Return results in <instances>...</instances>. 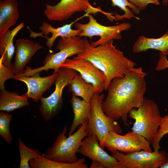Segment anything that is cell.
I'll list each match as a JSON object with an SVG mask.
<instances>
[{"label":"cell","instance_id":"1","mask_svg":"<svg viewBox=\"0 0 168 168\" xmlns=\"http://www.w3.org/2000/svg\"><path fill=\"white\" fill-rule=\"evenodd\" d=\"M146 75L142 67H133L129 69L124 77L114 78L102 103L105 114L116 121L121 119L124 125L128 127L129 112L134 108H139L143 103L146 89Z\"/></svg>","mask_w":168,"mask_h":168},{"label":"cell","instance_id":"2","mask_svg":"<svg viewBox=\"0 0 168 168\" xmlns=\"http://www.w3.org/2000/svg\"><path fill=\"white\" fill-rule=\"evenodd\" d=\"M84 40L83 51L74 58L90 61L104 73L106 78L104 90L107 91L114 78L124 77L129 69L137 65L116 48L113 40L96 47L92 46L86 38Z\"/></svg>","mask_w":168,"mask_h":168},{"label":"cell","instance_id":"3","mask_svg":"<svg viewBox=\"0 0 168 168\" xmlns=\"http://www.w3.org/2000/svg\"><path fill=\"white\" fill-rule=\"evenodd\" d=\"M88 121L80 125L77 130L71 135L67 137V127L64 126L60 133L53 146L42 154L47 159L55 161L73 163L77 161V155L81 142L88 134Z\"/></svg>","mask_w":168,"mask_h":168},{"label":"cell","instance_id":"4","mask_svg":"<svg viewBox=\"0 0 168 168\" xmlns=\"http://www.w3.org/2000/svg\"><path fill=\"white\" fill-rule=\"evenodd\" d=\"M128 114L135 121L132 130L152 145L162 119L157 105L152 100L144 98L142 105L137 109H132Z\"/></svg>","mask_w":168,"mask_h":168},{"label":"cell","instance_id":"5","mask_svg":"<svg viewBox=\"0 0 168 168\" xmlns=\"http://www.w3.org/2000/svg\"><path fill=\"white\" fill-rule=\"evenodd\" d=\"M84 40L79 36L68 38H62L58 41L56 49L59 51L56 53H49L44 58V65L40 67L32 69L27 67L24 70L23 74L30 76L37 72L49 69L54 70V72H58L59 66L68 58L81 53L84 48Z\"/></svg>","mask_w":168,"mask_h":168},{"label":"cell","instance_id":"6","mask_svg":"<svg viewBox=\"0 0 168 168\" xmlns=\"http://www.w3.org/2000/svg\"><path fill=\"white\" fill-rule=\"evenodd\" d=\"M104 96V94L97 92L93 96L90 102L91 112L88 123L89 133L96 135L100 146L103 149L104 142L109 133L114 132L120 133L122 132L117 121L107 115L104 112L102 103Z\"/></svg>","mask_w":168,"mask_h":168},{"label":"cell","instance_id":"7","mask_svg":"<svg viewBox=\"0 0 168 168\" xmlns=\"http://www.w3.org/2000/svg\"><path fill=\"white\" fill-rule=\"evenodd\" d=\"M77 71L65 68H60L55 81L54 91L47 97L42 96L40 99V113L43 119L47 121L58 114L63 105L62 92L64 87L68 85Z\"/></svg>","mask_w":168,"mask_h":168},{"label":"cell","instance_id":"8","mask_svg":"<svg viewBox=\"0 0 168 168\" xmlns=\"http://www.w3.org/2000/svg\"><path fill=\"white\" fill-rule=\"evenodd\" d=\"M89 21L86 24L77 22L75 27L82 32L78 36L87 37L91 39L92 37L98 36L100 38L92 42L91 45L96 47L103 44L110 40H119L122 37L121 32L129 29L131 25L129 23L123 22L120 24L110 26L102 25L98 23L91 14L87 16Z\"/></svg>","mask_w":168,"mask_h":168},{"label":"cell","instance_id":"9","mask_svg":"<svg viewBox=\"0 0 168 168\" xmlns=\"http://www.w3.org/2000/svg\"><path fill=\"white\" fill-rule=\"evenodd\" d=\"M111 155L126 168H160L168 161V154L164 151L142 150L126 154L115 151Z\"/></svg>","mask_w":168,"mask_h":168},{"label":"cell","instance_id":"10","mask_svg":"<svg viewBox=\"0 0 168 168\" xmlns=\"http://www.w3.org/2000/svg\"><path fill=\"white\" fill-rule=\"evenodd\" d=\"M119 134L114 132L109 133L104 142V147L111 152L118 151L126 154L142 150L152 152L148 141L133 131L124 135Z\"/></svg>","mask_w":168,"mask_h":168},{"label":"cell","instance_id":"11","mask_svg":"<svg viewBox=\"0 0 168 168\" xmlns=\"http://www.w3.org/2000/svg\"><path fill=\"white\" fill-rule=\"evenodd\" d=\"M96 11H100L93 7L87 0H60L54 5L46 3L44 12L49 21H63L70 18L77 12Z\"/></svg>","mask_w":168,"mask_h":168},{"label":"cell","instance_id":"12","mask_svg":"<svg viewBox=\"0 0 168 168\" xmlns=\"http://www.w3.org/2000/svg\"><path fill=\"white\" fill-rule=\"evenodd\" d=\"M70 68L78 72L87 82L91 84L96 92L101 93L104 90L106 77L104 73L92 63L85 59H67L59 68Z\"/></svg>","mask_w":168,"mask_h":168},{"label":"cell","instance_id":"13","mask_svg":"<svg viewBox=\"0 0 168 168\" xmlns=\"http://www.w3.org/2000/svg\"><path fill=\"white\" fill-rule=\"evenodd\" d=\"M77 153L99 162L106 168H126L117 159L105 151L100 145L98 138L89 133L82 141Z\"/></svg>","mask_w":168,"mask_h":168},{"label":"cell","instance_id":"14","mask_svg":"<svg viewBox=\"0 0 168 168\" xmlns=\"http://www.w3.org/2000/svg\"><path fill=\"white\" fill-rule=\"evenodd\" d=\"M40 72L30 76L24 75L23 73L15 75L13 79L25 83L27 87V91L24 95L38 102L43 94L55 83L58 72H54L47 77H41Z\"/></svg>","mask_w":168,"mask_h":168},{"label":"cell","instance_id":"15","mask_svg":"<svg viewBox=\"0 0 168 168\" xmlns=\"http://www.w3.org/2000/svg\"><path fill=\"white\" fill-rule=\"evenodd\" d=\"M72 22L69 24H67L58 28L53 27L49 23L44 21L41 26L39 27V29L41 31V33H36L33 31L28 26L27 28L30 30V37L35 38L40 36L45 38L47 40L46 45L47 47L51 49L56 38L58 37L62 38H68L78 36L82 32L80 29L73 30L72 27L73 24L78 20Z\"/></svg>","mask_w":168,"mask_h":168},{"label":"cell","instance_id":"16","mask_svg":"<svg viewBox=\"0 0 168 168\" xmlns=\"http://www.w3.org/2000/svg\"><path fill=\"white\" fill-rule=\"evenodd\" d=\"M15 60L12 67L15 75L23 73L24 69L37 51L43 48L37 42L29 39L20 38L16 41Z\"/></svg>","mask_w":168,"mask_h":168},{"label":"cell","instance_id":"17","mask_svg":"<svg viewBox=\"0 0 168 168\" xmlns=\"http://www.w3.org/2000/svg\"><path fill=\"white\" fill-rule=\"evenodd\" d=\"M19 17L17 0H0V37L16 25Z\"/></svg>","mask_w":168,"mask_h":168},{"label":"cell","instance_id":"18","mask_svg":"<svg viewBox=\"0 0 168 168\" xmlns=\"http://www.w3.org/2000/svg\"><path fill=\"white\" fill-rule=\"evenodd\" d=\"M72 108L74 118L68 132V136L73 134L80 125L88 121L91 112L90 102L78 98L72 93L70 101Z\"/></svg>","mask_w":168,"mask_h":168},{"label":"cell","instance_id":"19","mask_svg":"<svg viewBox=\"0 0 168 168\" xmlns=\"http://www.w3.org/2000/svg\"><path fill=\"white\" fill-rule=\"evenodd\" d=\"M151 49L159 50L164 55H168V31L159 38L140 36L134 43L133 50L134 53H139Z\"/></svg>","mask_w":168,"mask_h":168},{"label":"cell","instance_id":"20","mask_svg":"<svg viewBox=\"0 0 168 168\" xmlns=\"http://www.w3.org/2000/svg\"><path fill=\"white\" fill-rule=\"evenodd\" d=\"M24 25L23 22L21 23L13 29L9 30L0 37V59L5 65H12V60L15 51L14 38L17 33L24 27Z\"/></svg>","mask_w":168,"mask_h":168},{"label":"cell","instance_id":"21","mask_svg":"<svg viewBox=\"0 0 168 168\" xmlns=\"http://www.w3.org/2000/svg\"><path fill=\"white\" fill-rule=\"evenodd\" d=\"M28 98L24 95H19L5 89L0 92V110L8 112L29 106Z\"/></svg>","mask_w":168,"mask_h":168},{"label":"cell","instance_id":"22","mask_svg":"<svg viewBox=\"0 0 168 168\" xmlns=\"http://www.w3.org/2000/svg\"><path fill=\"white\" fill-rule=\"evenodd\" d=\"M68 86L69 91L80 97L88 103H90L96 92L93 85L86 82L81 74L77 72Z\"/></svg>","mask_w":168,"mask_h":168},{"label":"cell","instance_id":"23","mask_svg":"<svg viewBox=\"0 0 168 168\" xmlns=\"http://www.w3.org/2000/svg\"><path fill=\"white\" fill-rule=\"evenodd\" d=\"M85 158L79 159L73 163L59 162L46 158L42 154L29 161L32 168H87L88 165L84 163Z\"/></svg>","mask_w":168,"mask_h":168},{"label":"cell","instance_id":"24","mask_svg":"<svg viewBox=\"0 0 168 168\" xmlns=\"http://www.w3.org/2000/svg\"><path fill=\"white\" fill-rule=\"evenodd\" d=\"M111 1L113 6H117L124 12V14L121 15L116 14L114 16L115 20L119 21L125 18L130 19L132 18L140 19L138 17L135 16L133 14H139L140 10L128 0H111Z\"/></svg>","mask_w":168,"mask_h":168},{"label":"cell","instance_id":"25","mask_svg":"<svg viewBox=\"0 0 168 168\" xmlns=\"http://www.w3.org/2000/svg\"><path fill=\"white\" fill-rule=\"evenodd\" d=\"M18 148L20 157V168H30V161L41 155L38 150L33 149L26 146L20 138H19Z\"/></svg>","mask_w":168,"mask_h":168},{"label":"cell","instance_id":"26","mask_svg":"<svg viewBox=\"0 0 168 168\" xmlns=\"http://www.w3.org/2000/svg\"><path fill=\"white\" fill-rule=\"evenodd\" d=\"M12 115L8 112L2 111L0 112V135L6 142L10 144L13 138L10 131V125Z\"/></svg>","mask_w":168,"mask_h":168},{"label":"cell","instance_id":"27","mask_svg":"<svg viewBox=\"0 0 168 168\" xmlns=\"http://www.w3.org/2000/svg\"><path fill=\"white\" fill-rule=\"evenodd\" d=\"M168 133V114L162 117L158 131L155 136L152 144L154 151H159L161 147L160 141L162 137Z\"/></svg>","mask_w":168,"mask_h":168},{"label":"cell","instance_id":"28","mask_svg":"<svg viewBox=\"0 0 168 168\" xmlns=\"http://www.w3.org/2000/svg\"><path fill=\"white\" fill-rule=\"evenodd\" d=\"M15 75L12 67L3 64L0 59V90L5 89L4 84L8 79L13 78Z\"/></svg>","mask_w":168,"mask_h":168},{"label":"cell","instance_id":"29","mask_svg":"<svg viewBox=\"0 0 168 168\" xmlns=\"http://www.w3.org/2000/svg\"><path fill=\"white\" fill-rule=\"evenodd\" d=\"M131 3L137 7L140 10L145 9L148 4L152 3L158 5L160 2L158 0H128Z\"/></svg>","mask_w":168,"mask_h":168},{"label":"cell","instance_id":"30","mask_svg":"<svg viewBox=\"0 0 168 168\" xmlns=\"http://www.w3.org/2000/svg\"><path fill=\"white\" fill-rule=\"evenodd\" d=\"M168 68V60L166 55L161 53L159 55V59L155 69L157 71L165 70Z\"/></svg>","mask_w":168,"mask_h":168},{"label":"cell","instance_id":"31","mask_svg":"<svg viewBox=\"0 0 168 168\" xmlns=\"http://www.w3.org/2000/svg\"><path fill=\"white\" fill-rule=\"evenodd\" d=\"M90 168H105V166L101 163L96 161H92Z\"/></svg>","mask_w":168,"mask_h":168},{"label":"cell","instance_id":"32","mask_svg":"<svg viewBox=\"0 0 168 168\" xmlns=\"http://www.w3.org/2000/svg\"><path fill=\"white\" fill-rule=\"evenodd\" d=\"M160 168H168V161L163 165Z\"/></svg>","mask_w":168,"mask_h":168}]
</instances>
